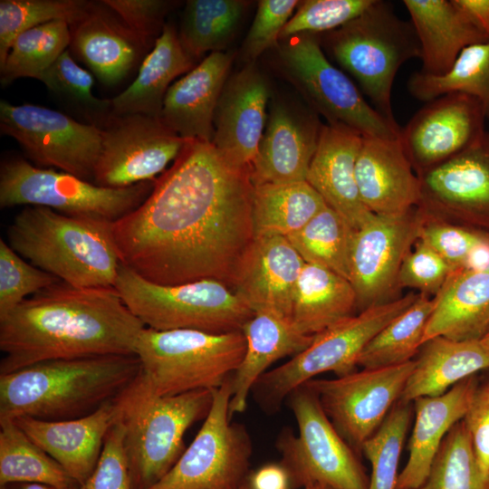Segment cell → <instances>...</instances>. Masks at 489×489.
<instances>
[{
	"label": "cell",
	"mask_w": 489,
	"mask_h": 489,
	"mask_svg": "<svg viewBox=\"0 0 489 489\" xmlns=\"http://www.w3.org/2000/svg\"><path fill=\"white\" fill-rule=\"evenodd\" d=\"M155 181L122 188L103 187L70 173L12 157L0 166V206H43L68 216L114 223L148 198Z\"/></svg>",
	"instance_id": "obj_10"
},
{
	"label": "cell",
	"mask_w": 489,
	"mask_h": 489,
	"mask_svg": "<svg viewBox=\"0 0 489 489\" xmlns=\"http://www.w3.org/2000/svg\"><path fill=\"white\" fill-rule=\"evenodd\" d=\"M425 214L419 206L397 215L374 214L355 232L350 282L359 312L398 299L401 264L419 238Z\"/></svg>",
	"instance_id": "obj_17"
},
{
	"label": "cell",
	"mask_w": 489,
	"mask_h": 489,
	"mask_svg": "<svg viewBox=\"0 0 489 489\" xmlns=\"http://www.w3.org/2000/svg\"><path fill=\"white\" fill-rule=\"evenodd\" d=\"M0 130L13 138L35 166L53 167L93 181L101 128L40 105L0 101Z\"/></svg>",
	"instance_id": "obj_14"
},
{
	"label": "cell",
	"mask_w": 489,
	"mask_h": 489,
	"mask_svg": "<svg viewBox=\"0 0 489 489\" xmlns=\"http://www.w3.org/2000/svg\"><path fill=\"white\" fill-rule=\"evenodd\" d=\"M357 296L350 282L305 263L296 283L291 319L303 334L315 336L353 316Z\"/></svg>",
	"instance_id": "obj_34"
},
{
	"label": "cell",
	"mask_w": 489,
	"mask_h": 489,
	"mask_svg": "<svg viewBox=\"0 0 489 489\" xmlns=\"http://www.w3.org/2000/svg\"><path fill=\"white\" fill-rule=\"evenodd\" d=\"M137 36L143 46L152 49L161 34L164 19L176 3L163 0H102Z\"/></svg>",
	"instance_id": "obj_51"
},
{
	"label": "cell",
	"mask_w": 489,
	"mask_h": 489,
	"mask_svg": "<svg viewBox=\"0 0 489 489\" xmlns=\"http://www.w3.org/2000/svg\"><path fill=\"white\" fill-rule=\"evenodd\" d=\"M454 271L434 249L417 239L401 264L398 287L417 289L419 293L436 296Z\"/></svg>",
	"instance_id": "obj_50"
},
{
	"label": "cell",
	"mask_w": 489,
	"mask_h": 489,
	"mask_svg": "<svg viewBox=\"0 0 489 489\" xmlns=\"http://www.w3.org/2000/svg\"><path fill=\"white\" fill-rule=\"evenodd\" d=\"M212 402L208 389L158 396L141 372L115 398L133 489H148L173 467L185 451L186 431L207 416Z\"/></svg>",
	"instance_id": "obj_5"
},
{
	"label": "cell",
	"mask_w": 489,
	"mask_h": 489,
	"mask_svg": "<svg viewBox=\"0 0 489 489\" xmlns=\"http://www.w3.org/2000/svg\"><path fill=\"white\" fill-rule=\"evenodd\" d=\"M304 264L286 237L254 236L232 289L254 312L271 311L291 318L296 283Z\"/></svg>",
	"instance_id": "obj_21"
},
{
	"label": "cell",
	"mask_w": 489,
	"mask_h": 489,
	"mask_svg": "<svg viewBox=\"0 0 489 489\" xmlns=\"http://www.w3.org/2000/svg\"><path fill=\"white\" fill-rule=\"evenodd\" d=\"M54 275L26 263L0 239V318L5 317L29 294L58 283Z\"/></svg>",
	"instance_id": "obj_47"
},
{
	"label": "cell",
	"mask_w": 489,
	"mask_h": 489,
	"mask_svg": "<svg viewBox=\"0 0 489 489\" xmlns=\"http://www.w3.org/2000/svg\"><path fill=\"white\" fill-rule=\"evenodd\" d=\"M250 2L243 0H188L178 37L196 62L206 53L223 52L234 38Z\"/></svg>",
	"instance_id": "obj_36"
},
{
	"label": "cell",
	"mask_w": 489,
	"mask_h": 489,
	"mask_svg": "<svg viewBox=\"0 0 489 489\" xmlns=\"http://www.w3.org/2000/svg\"><path fill=\"white\" fill-rule=\"evenodd\" d=\"M246 340L244 358L231 378L229 413H244L257 379L280 359L305 350L314 336L302 333L292 319L271 311L254 313L242 328Z\"/></svg>",
	"instance_id": "obj_29"
},
{
	"label": "cell",
	"mask_w": 489,
	"mask_h": 489,
	"mask_svg": "<svg viewBox=\"0 0 489 489\" xmlns=\"http://www.w3.org/2000/svg\"><path fill=\"white\" fill-rule=\"evenodd\" d=\"M114 399L75 419L45 421L22 417L13 420L80 485L98 464L116 417Z\"/></svg>",
	"instance_id": "obj_26"
},
{
	"label": "cell",
	"mask_w": 489,
	"mask_h": 489,
	"mask_svg": "<svg viewBox=\"0 0 489 489\" xmlns=\"http://www.w3.org/2000/svg\"><path fill=\"white\" fill-rule=\"evenodd\" d=\"M79 488V487H78ZM1 489H61L46 484L39 483H17L2 486Z\"/></svg>",
	"instance_id": "obj_56"
},
{
	"label": "cell",
	"mask_w": 489,
	"mask_h": 489,
	"mask_svg": "<svg viewBox=\"0 0 489 489\" xmlns=\"http://www.w3.org/2000/svg\"><path fill=\"white\" fill-rule=\"evenodd\" d=\"M408 90L425 102L452 92L470 95L481 102L489 119V41L465 48L442 75L414 72L408 81Z\"/></svg>",
	"instance_id": "obj_39"
},
{
	"label": "cell",
	"mask_w": 489,
	"mask_h": 489,
	"mask_svg": "<svg viewBox=\"0 0 489 489\" xmlns=\"http://www.w3.org/2000/svg\"><path fill=\"white\" fill-rule=\"evenodd\" d=\"M424 214L418 239L434 249L455 271L489 267V233Z\"/></svg>",
	"instance_id": "obj_44"
},
{
	"label": "cell",
	"mask_w": 489,
	"mask_h": 489,
	"mask_svg": "<svg viewBox=\"0 0 489 489\" xmlns=\"http://www.w3.org/2000/svg\"><path fill=\"white\" fill-rule=\"evenodd\" d=\"M70 29L71 51L106 85L121 82L147 50L102 1H91Z\"/></svg>",
	"instance_id": "obj_27"
},
{
	"label": "cell",
	"mask_w": 489,
	"mask_h": 489,
	"mask_svg": "<svg viewBox=\"0 0 489 489\" xmlns=\"http://www.w3.org/2000/svg\"><path fill=\"white\" fill-rule=\"evenodd\" d=\"M433 306V299L419 293L407 310L370 340L358 358V367L379 369L411 361L423 344Z\"/></svg>",
	"instance_id": "obj_38"
},
{
	"label": "cell",
	"mask_w": 489,
	"mask_h": 489,
	"mask_svg": "<svg viewBox=\"0 0 489 489\" xmlns=\"http://www.w3.org/2000/svg\"><path fill=\"white\" fill-rule=\"evenodd\" d=\"M112 224L28 206L14 216L7 240L20 256L69 285L114 287L121 262Z\"/></svg>",
	"instance_id": "obj_4"
},
{
	"label": "cell",
	"mask_w": 489,
	"mask_h": 489,
	"mask_svg": "<svg viewBox=\"0 0 489 489\" xmlns=\"http://www.w3.org/2000/svg\"><path fill=\"white\" fill-rule=\"evenodd\" d=\"M101 129L93 183L103 187L122 188L155 180L187 142L159 118L144 114H111Z\"/></svg>",
	"instance_id": "obj_16"
},
{
	"label": "cell",
	"mask_w": 489,
	"mask_h": 489,
	"mask_svg": "<svg viewBox=\"0 0 489 489\" xmlns=\"http://www.w3.org/2000/svg\"><path fill=\"white\" fill-rule=\"evenodd\" d=\"M479 382L474 375L440 396L413 401L415 421L408 458L399 473L398 489H417L426 481L445 437L465 417Z\"/></svg>",
	"instance_id": "obj_28"
},
{
	"label": "cell",
	"mask_w": 489,
	"mask_h": 489,
	"mask_svg": "<svg viewBox=\"0 0 489 489\" xmlns=\"http://www.w3.org/2000/svg\"><path fill=\"white\" fill-rule=\"evenodd\" d=\"M324 46L359 83L373 107L396 121L391 102L394 80L408 61L421 56L410 21L396 15L391 4L374 0L360 15L326 33Z\"/></svg>",
	"instance_id": "obj_6"
},
{
	"label": "cell",
	"mask_w": 489,
	"mask_h": 489,
	"mask_svg": "<svg viewBox=\"0 0 489 489\" xmlns=\"http://www.w3.org/2000/svg\"><path fill=\"white\" fill-rule=\"evenodd\" d=\"M234 56L211 53L172 83L163 101L161 122L186 140L212 143L215 112Z\"/></svg>",
	"instance_id": "obj_24"
},
{
	"label": "cell",
	"mask_w": 489,
	"mask_h": 489,
	"mask_svg": "<svg viewBox=\"0 0 489 489\" xmlns=\"http://www.w3.org/2000/svg\"><path fill=\"white\" fill-rule=\"evenodd\" d=\"M114 288L144 326L156 331H238L254 313L222 282L205 279L163 285L144 279L122 263Z\"/></svg>",
	"instance_id": "obj_8"
},
{
	"label": "cell",
	"mask_w": 489,
	"mask_h": 489,
	"mask_svg": "<svg viewBox=\"0 0 489 489\" xmlns=\"http://www.w3.org/2000/svg\"><path fill=\"white\" fill-rule=\"evenodd\" d=\"M482 341L489 348V331L482 339Z\"/></svg>",
	"instance_id": "obj_59"
},
{
	"label": "cell",
	"mask_w": 489,
	"mask_h": 489,
	"mask_svg": "<svg viewBox=\"0 0 489 489\" xmlns=\"http://www.w3.org/2000/svg\"><path fill=\"white\" fill-rule=\"evenodd\" d=\"M355 177L360 199L373 214H402L419 204V177L399 138L363 136Z\"/></svg>",
	"instance_id": "obj_23"
},
{
	"label": "cell",
	"mask_w": 489,
	"mask_h": 489,
	"mask_svg": "<svg viewBox=\"0 0 489 489\" xmlns=\"http://www.w3.org/2000/svg\"><path fill=\"white\" fill-rule=\"evenodd\" d=\"M17 483H39L61 489L79 484L13 419L0 420V487Z\"/></svg>",
	"instance_id": "obj_37"
},
{
	"label": "cell",
	"mask_w": 489,
	"mask_h": 489,
	"mask_svg": "<svg viewBox=\"0 0 489 489\" xmlns=\"http://www.w3.org/2000/svg\"><path fill=\"white\" fill-rule=\"evenodd\" d=\"M418 294L370 306L315 335L305 350L257 379L251 390L254 399L265 413L274 414L292 390L316 376L333 372L340 377L357 370L358 358L366 345Z\"/></svg>",
	"instance_id": "obj_9"
},
{
	"label": "cell",
	"mask_w": 489,
	"mask_h": 489,
	"mask_svg": "<svg viewBox=\"0 0 489 489\" xmlns=\"http://www.w3.org/2000/svg\"><path fill=\"white\" fill-rule=\"evenodd\" d=\"M252 489H288L290 478L281 464H267L248 477Z\"/></svg>",
	"instance_id": "obj_54"
},
{
	"label": "cell",
	"mask_w": 489,
	"mask_h": 489,
	"mask_svg": "<svg viewBox=\"0 0 489 489\" xmlns=\"http://www.w3.org/2000/svg\"><path fill=\"white\" fill-rule=\"evenodd\" d=\"M238 489H252V487H251V485L249 484V481H248V477L246 478V480L244 482V484Z\"/></svg>",
	"instance_id": "obj_58"
},
{
	"label": "cell",
	"mask_w": 489,
	"mask_h": 489,
	"mask_svg": "<svg viewBox=\"0 0 489 489\" xmlns=\"http://www.w3.org/2000/svg\"><path fill=\"white\" fill-rule=\"evenodd\" d=\"M417 176V206L427 215L489 233V130L464 151Z\"/></svg>",
	"instance_id": "obj_18"
},
{
	"label": "cell",
	"mask_w": 489,
	"mask_h": 489,
	"mask_svg": "<svg viewBox=\"0 0 489 489\" xmlns=\"http://www.w3.org/2000/svg\"><path fill=\"white\" fill-rule=\"evenodd\" d=\"M481 102L467 94L442 95L419 109L400 128L399 139L417 174L466 149L485 132Z\"/></svg>",
	"instance_id": "obj_19"
},
{
	"label": "cell",
	"mask_w": 489,
	"mask_h": 489,
	"mask_svg": "<svg viewBox=\"0 0 489 489\" xmlns=\"http://www.w3.org/2000/svg\"><path fill=\"white\" fill-rule=\"evenodd\" d=\"M374 0H306L284 26L280 39L336 30L362 14Z\"/></svg>",
	"instance_id": "obj_48"
},
{
	"label": "cell",
	"mask_w": 489,
	"mask_h": 489,
	"mask_svg": "<svg viewBox=\"0 0 489 489\" xmlns=\"http://www.w3.org/2000/svg\"><path fill=\"white\" fill-rule=\"evenodd\" d=\"M326 206L321 196L306 180L254 185L252 210L254 236L287 237Z\"/></svg>",
	"instance_id": "obj_35"
},
{
	"label": "cell",
	"mask_w": 489,
	"mask_h": 489,
	"mask_svg": "<svg viewBox=\"0 0 489 489\" xmlns=\"http://www.w3.org/2000/svg\"><path fill=\"white\" fill-rule=\"evenodd\" d=\"M144 328L114 287L59 281L0 318V375L51 360L135 355Z\"/></svg>",
	"instance_id": "obj_2"
},
{
	"label": "cell",
	"mask_w": 489,
	"mask_h": 489,
	"mask_svg": "<svg viewBox=\"0 0 489 489\" xmlns=\"http://www.w3.org/2000/svg\"><path fill=\"white\" fill-rule=\"evenodd\" d=\"M71 29L66 21H53L23 32L14 40L0 65L1 83L19 78L40 80L58 57L70 47Z\"/></svg>",
	"instance_id": "obj_41"
},
{
	"label": "cell",
	"mask_w": 489,
	"mask_h": 489,
	"mask_svg": "<svg viewBox=\"0 0 489 489\" xmlns=\"http://www.w3.org/2000/svg\"><path fill=\"white\" fill-rule=\"evenodd\" d=\"M363 136L342 124L322 126L306 181L358 230L374 215L362 203L355 177Z\"/></svg>",
	"instance_id": "obj_25"
},
{
	"label": "cell",
	"mask_w": 489,
	"mask_h": 489,
	"mask_svg": "<svg viewBox=\"0 0 489 489\" xmlns=\"http://www.w3.org/2000/svg\"><path fill=\"white\" fill-rule=\"evenodd\" d=\"M453 1L489 37V0Z\"/></svg>",
	"instance_id": "obj_55"
},
{
	"label": "cell",
	"mask_w": 489,
	"mask_h": 489,
	"mask_svg": "<svg viewBox=\"0 0 489 489\" xmlns=\"http://www.w3.org/2000/svg\"><path fill=\"white\" fill-rule=\"evenodd\" d=\"M245 349L242 331L215 334L145 327L135 355L150 389L158 396H174L220 388L234 375Z\"/></svg>",
	"instance_id": "obj_7"
},
{
	"label": "cell",
	"mask_w": 489,
	"mask_h": 489,
	"mask_svg": "<svg viewBox=\"0 0 489 489\" xmlns=\"http://www.w3.org/2000/svg\"><path fill=\"white\" fill-rule=\"evenodd\" d=\"M412 404L398 401L361 452L371 472L368 489H398V464L411 418Z\"/></svg>",
	"instance_id": "obj_45"
},
{
	"label": "cell",
	"mask_w": 489,
	"mask_h": 489,
	"mask_svg": "<svg viewBox=\"0 0 489 489\" xmlns=\"http://www.w3.org/2000/svg\"><path fill=\"white\" fill-rule=\"evenodd\" d=\"M304 489H332V488L326 485H322V484H313V485L307 486Z\"/></svg>",
	"instance_id": "obj_57"
},
{
	"label": "cell",
	"mask_w": 489,
	"mask_h": 489,
	"mask_svg": "<svg viewBox=\"0 0 489 489\" xmlns=\"http://www.w3.org/2000/svg\"><path fill=\"white\" fill-rule=\"evenodd\" d=\"M433 300L423 343L439 336L482 340L489 331V267L454 271Z\"/></svg>",
	"instance_id": "obj_31"
},
{
	"label": "cell",
	"mask_w": 489,
	"mask_h": 489,
	"mask_svg": "<svg viewBox=\"0 0 489 489\" xmlns=\"http://www.w3.org/2000/svg\"><path fill=\"white\" fill-rule=\"evenodd\" d=\"M322 126L314 114L275 102L252 164L254 184L306 180Z\"/></svg>",
	"instance_id": "obj_22"
},
{
	"label": "cell",
	"mask_w": 489,
	"mask_h": 489,
	"mask_svg": "<svg viewBox=\"0 0 489 489\" xmlns=\"http://www.w3.org/2000/svg\"><path fill=\"white\" fill-rule=\"evenodd\" d=\"M270 86L254 62L228 77L214 118L212 144L230 163L252 168L265 129Z\"/></svg>",
	"instance_id": "obj_20"
},
{
	"label": "cell",
	"mask_w": 489,
	"mask_h": 489,
	"mask_svg": "<svg viewBox=\"0 0 489 489\" xmlns=\"http://www.w3.org/2000/svg\"><path fill=\"white\" fill-rule=\"evenodd\" d=\"M136 355L51 360L0 375V420L75 419L117 398L139 374Z\"/></svg>",
	"instance_id": "obj_3"
},
{
	"label": "cell",
	"mask_w": 489,
	"mask_h": 489,
	"mask_svg": "<svg viewBox=\"0 0 489 489\" xmlns=\"http://www.w3.org/2000/svg\"><path fill=\"white\" fill-rule=\"evenodd\" d=\"M355 232L343 216L327 206L286 238L305 263L327 268L350 281Z\"/></svg>",
	"instance_id": "obj_40"
},
{
	"label": "cell",
	"mask_w": 489,
	"mask_h": 489,
	"mask_svg": "<svg viewBox=\"0 0 489 489\" xmlns=\"http://www.w3.org/2000/svg\"><path fill=\"white\" fill-rule=\"evenodd\" d=\"M417 489H489L461 420L445 437L426 481Z\"/></svg>",
	"instance_id": "obj_42"
},
{
	"label": "cell",
	"mask_w": 489,
	"mask_h": 489,
	"mask_svg": "<svg viewBox=\"0 0 489 489\" xmlns=\"http://www.w3.org/2000/svg\"><path fill=\"white\" fill-rule=\"evenodd\" d=\"M296 0H261L242 46L247 63L254 62L264 52L278 44L280 35L291 19Z\"/></svg>",
	"instance_id": "obj_49"
},
{
	"label": "cell",
	"mask_w": 489,
	"mask_h": 489,
	"mask_svg": "<svg viewBox=\"0 0 489 489\" xmlns=\"http://www.w3.org/2000/svg\"><path fill=\"white\" fill-rule=\"evenodd\" d=\"M489 369V348L478 340L435 337L422 344L399 401L412 404L436 397L460 381Z\"/></svg>",
	"instance_id": "obj_32"
},
{
	"label": "cell",
	"mask_w": 489,
	"mask_h": 489,
	"mask_svg": "<svg viewBox=\"0 0 489 489\" xmlns=\"http://www.w3.org/2000/svg\"><path fill=\"white\" fill-rule=\"evenodd\" d=\"M286 400L295 417L298 432H281L276 447L290 484H322L332 489H368L369 478L357 453L338 433L316 394L305 384Z\"/></svg>",
	"instance_id": "obj_11"
},
{
	"label": "cell",
	"mask_w": 489,
	"mask_h": 489,
	"mask_svg": "<svg viewBox=\"0 0 489 489\" xmlns=\"http://www.w3.org/2000/svg\"><path fill=\"white\" fill-rule=\"evenodd\" d=\"M403 5L420 44L422 73L442 75L465 48L489 41L453 0H404Z\"/></svg>",
	"instance_id": "obj_30"
},
{
	"label": "cell",
	"mask_w": 489,
	"mask_h": 489,
	"mask_svg": "<svg viewBox=\"0 0 489 489\" xmlns=\"http://www.w3.org/2000/svg\"><path fill=\"white\" fill-rule=\"evenodd\" d=\"M414 360L379 369H361L335 379L304 383L318 397L325 414L356 452L380 427L399 401Z\"/></svg>",
	"instance_id": "obj_15"
},
{
	"label": "cell",
	"mask_w": 489,
	"mask_h": 489,
	"mask_svg": "<svg viewBox=\"0 0 489 489\" xmlns=\"http://www.w3.org/2000/svg\"><path fill=\"white\" fill-rule=\"evenodd\" d=\"M254 188L252 168L187 140L148 198L112 224L120 262L158 284L210 279L232 289L254 238Z\"/></svg>",
	"instance_id": "obj_1"
},
{
	"label": "cell",
	"mask_w": 489,
	"mask_h": 489,
	"mask_svg": "<svg viewBox=\"0 0 489 489\" xmlns=\"http://www.w3.org/2000/svg\"><path fill=\"white\" fill-rule=\"evenodd\" d=\"M484 476L489 479V379L479 382L462 420Z\"/></svg>",
	"instance_id": "obj_53"
},
{
	"label": "cell",
	"mask_w": 489,
	"mask_h": 489,
	"mask_svg": "<svg viewBox=\"0 0 489 489\" xmlns=\"http://www.w3.org/2000/svg\"><path fill=\"white\" fill-rule=\"evenodd\" d=\"M78 489H133L119 422L110 427L96 467Z\"/></svg>",
	"instance_id": "obj_52"
},
{
	"label": "cell",
	"mask_w": 489,
	"mask_h": 489,
	"mask_svg": "<svg viewBox=\"0 0 489 489\" xmlns=\"http://www.w3.org/2000/svg\"><path fill=\"white\" fill-rule=\"evenodd\" d=\"M39 81L63 103L91 120L92 125L101 128L112 114L110 100L98 99L93 95L92 75L75 62L69 49L58 57Z\"/></svg>",
	"instance_id": "obj_46"
},
{
	"label": "cell",
	"mask_w": 489,
	"mask_h": 489,
	"mask_svg": "<svg viewBox=\"0 0 489 489\" xmlns=\"http://www.w3.org/2000/svg\"><path fill=\"white\" fill-rule=\"evenodd\" d=\"M177 31L166 24L153 48L142 61L134 82L110 100L113 115L144 114L158 118L171 82L195 67Z\"/></svg>",
	"instance_id": "obj_33"
},
{
	"label": "cell",
	"mask_w": 489,
	"mask_h": 489,
	"mask_svg": "<svg viewBox=\"0 0 489 489\" xmlns=\"http://www.w3.org/2000/svg\"><path fill=\"white\" fill-rule=\"evenodd\" d=\"M86 0H1L0 65L17 35L34 27L53 22L76 23L87 11Z\"/></svg>",
	"instance_id": "obj_43"
},
{
	"label": "cell",
	"mask_w": 489,
	"mask_h": 489,
	"mask_svg": "<svg viewBox=\"0 0 489 489\" xmlns=\"http://www.w3.org/2000/svg\"><path fill=\"white\" fill-rule=\"evenodd\" d=\"M231 379L213 390V402L192 443L173 467L148 489H238L247 478L252 442L231 423Z\"/></svg>",
	"instance_id": "obj_13"
},
{
	"label": "cell",
	"mask_w": 489,
	"mask_h": 489,
	"mask_svg": "<svg viewBox=\"0 0 489 489\" xmlns=\"http://www.w3.org/2000/svg\"><path fill=\"white\" fill-rule=\"evenodd\" d=\"M284 73L322 115L327 124H342L364 137L398 139L400 127L379 113L355 83L325 55L317 34H302L278 51Z\"/></svg>",
	"instance_id": "obj_12"
}]
</instances>
